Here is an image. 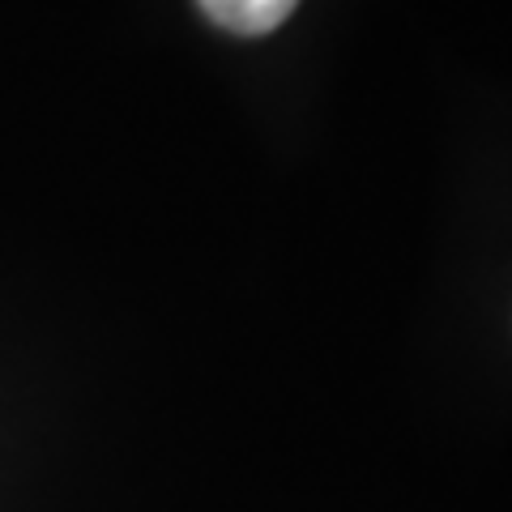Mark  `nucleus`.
<instances>
[{"mask_svg": "<svg viewBox=\"0 0 512 512\" xmlns=\"http://www.w3.org/2000/svg\"><path fill=\"white\" fill-rule=\"evenodd\" d=\"M295 5L299 0H201V9L235 35H265L291 18Z\"/></svg>", "mask_w": 512, "mask_h": 512, "instance_id": "f257e3e1", "label": "nucleus"}]
</instances>
